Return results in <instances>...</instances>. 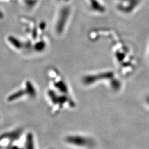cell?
Here are the masks:
<instances>
[{"label":"cell","instance_id":"6da1fadb","mask_svg":"<svg viewBox=\"0 0 149 149\" xmlns=\"http://www.w3.org/2000/svg\"><path fill=\"white\" fill-rule=\"evenodd\" d=\"M139 2L140 0H119L118 8L122 12L129 13L134 10Z\"/></svg>","mask_w":149,"mask_h":149},{"label":"cell","instance_id":"7a4b0ae2","mask_svg":"<svg viewBox=\"0 0 149 149\" xmlns=\"http://www.w3.org/2000/svg\"><path fill=\"white\" fill-rule=\"evenodd\" d=\"M146 103H148V104L149 106V95L146 98Z\"/></svg>","mask_w":149,"mask_h":149}]
</instances>
